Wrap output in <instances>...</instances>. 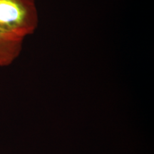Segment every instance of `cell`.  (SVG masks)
I'll return each mask as SVG.
<instances>
[{"instance_id": "obj_2", "label": "cell", "mask_w": 154, "mask_h": 154, "mask_svg": "<svg viewBox=\"0 0 154 154\" xmlns=\"http://www.w3.org/2000/svg\"><path fill=\"white\" fill-rule=\"evenodd\" d=\"M24 38L0 29V67L8 66L22 52Z\"/></svg>"}, {"instance_id": "obj_1", "label": "cell", "mask_w": 154, "mask_h": 154, "mask_svg": "<svg viewBox=\"0 0 154 154\" xmlns=\"http://www.w3.org/2000/svg\"><path fill=\"white\" fill-rule=\"evenodd\" d=\"M38 24L34 0H0V29L25 38Z\"/></svg>"}]
</instances>
